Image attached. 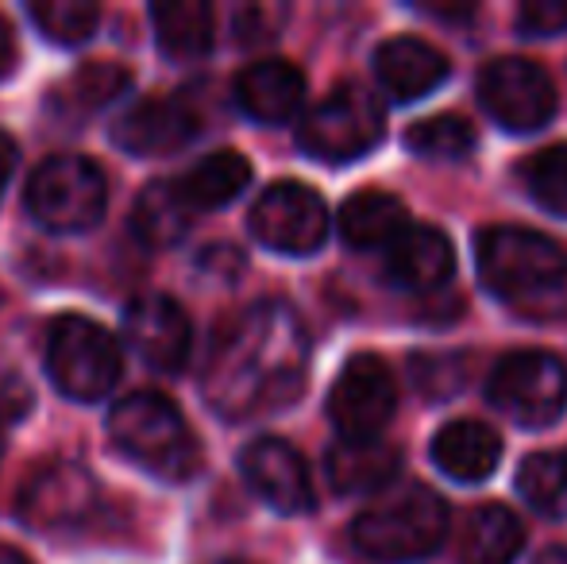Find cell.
<instances>
[{
    "mask_svg": "<svg viewBox=\"0 0 567 564\" xmlns=\"http://www.w3.org/2000/svg\"><path fill=\"white\" fill-rule=\"evenodd\" d=\"M309 337L286 301H255L217 329L205 360V402L228 422L286 410L306 391Z\"/></svg>",
    "mask_w": 567,
    "mask_h": 564,
    "instance_id": "obj_1",
    "label": "cell"
},
{
    "mask_svg": "<svg viewBox=\"0 0 567 564\" xmlns=\"http://www.w3.org/2000/svg\"><path fill=\"white\" fill-rule=\"evenodd\" d=\"M109 433L124 457L166 483H186L202 472V441L171 399L135 391L109 414Z\"/></svg>",
    "mask_w": 567,
    "mask_h": 564,
    "instance_id": "obj_2",
    "label": "cell"
},
{
    "mask_svg": "<svg viewBox=\"0 0 567 564\" xmlns=\"http://www.w3.org/2000/svg\"><path fill=\"white\" fill-rule=\"evenodd\" d=\"M478 279L514 306H537L567 286V252L553 236L517 225H491L475 236Z\"/></svg>",
    "mask_w": 567,
    "mask_h": 564,
    "instance_id": "obj_3",
    "label": "cell"
},
{
    "mask_svg": "<svg viewBox=\"0 0 567 564\" xmlns=\"http://www.w3.org/2000/svg\"><path fill=\"white\" fill-rule=\"evenodd\" d=\"M444 534H449V506L425 483H413L367 506L351 526L355 550L379 564H413L433 557Z\"/></svg>",
    "mask_w": 567,
    "mask_h": 564,
    "instance_id": "obj_4",
    "label": "cell"
},
{
    "mask_svg": "<svg viewBox=\"0 0 567 564\" xmlns=\"http://www.w3.org/2000/svg\"><path fill=\"white\" fill-rule=\"evenodd\" d=\"M43 360L51 383L74 402L109 399L124 376V356H120L116 337L82 314H62L47 325Z\"/></svg>",
    "mask_w": 567,
    "mask_h": 564,
    "instance_id": "obj_5",
    "label": "cell"
},
{
    "mask_svg": "<svg viewBox=\"0 0 567 564\" xmlns=\"http://www.w3.org/2000/svg\"><path fill=\"white\" fill-rule=\"evenodd\" d=\"M23 202L47 233H85L105 217V171L85 155H51L31 171Z\"/></svg>",
    "mask_w": 567,
    "mask_h": 564,
    "instance_id": "obj_6",
    "label": "cell"
},
{
    "mask_svg": "<svg viewBox=\"0 0 567 564\" xmlns=\"http://www.w3.org/2000/svg\"><path fill=\"white\" fill-rule=\"evenodd\" d=\"M386 132V113L363 85H337L324 101H317L298 129L301 151L321 163H355L371 147H379Z\"/></svg>",
    "mask_w": 567,
    "mask_h": 564,
    "instance_id": "obj_7",
    "label": "cell"
},
{
    "mask_svg": "<svg viewBox=\"0 0 567 564\" xmlns=\"http://www.w3.org/2000/svg\"><path fill=\"white\" fill-rule=\"evenodd\" d=\"M486 399L517 425L545 429L560 422L567 410V371L553 352H540V348L509 352L491 371Z\"/></svg>",
    "mask_w": 567,
    "mask_h": 564,
    "instance_id": "obj_8",
    "label": "cell"
},
{
    "mask_svg": "<svg viewBox=\"0 0 567 564\" xmlns=\"http://www.w3.org/2000/svg\"><path fill=\"white\" fill-rule=\"evenodd\" d=\"M101 488L82 464H43L20 488L16 514L35 534H78L101 514Z\"/></svg>",
    "mask_w": 567,
    "mask_h": 564,
    "instance_id": "obj_9",
    "label": "cell"
},
{
    "mask_svg": "<svg viewBox=\"0 0 567 564\" xmlns=\"http://www.w3.org/2000/svg\"><path fill=\"white\" fill-rule=\"evenodd\" d=\"M478 101L509 132H537L560 109V93L548 70L522 54L494 59L478 70Z\"/></svg>",
    "mask_w": 567,
    "mask_h": 564,
    "instance_id": "obj_10",
    "label": "cell"
},
{
    "mask_svg": "<svg viewBox=\"0 0 567 564\" xmlns=\"http://www.w3.org/2000/svg\"><path fill=\"white\" fill-rule=\"evenodd\" d=\"M251 233L282 256H313L329 236V205L306 182H275L251 205Z\"/></svg>",
    "mask_w": 567,
    "mask_h": 564,
    "instance_id": "obj_11",
    "label": "cell"
},
{
    "mask_svg": "<svg viewBox=\"0 0 567 564\" xmlns=\"http://www.w3.org/2000/svg\"><path fill=\"white\" fill-rule=\"evenodd\" d=\"M398 407V383L386 360L371 352L351 356L329 391V418L340 441H374Z\"/></svg>",
    "mask_w": 567,
    "mask_h": 564,
    "instance_id": "obj_12",
    "label": "cell"
},
{
    "mask_svg": "<svg viewBox=\"0 0 567 564\" xmlns=\"http://www.w3.org/2000/svg\"><path fill=\"white\" fill-rule=\"evenodd\" d=\"M124 340L158 376H178L194 352V325L171 294H140L124 309Z\"/></svg>",
    "mask_w": 567,
    "mask_h": 564,
    "instance_id": "obj_13",
    "label": "cell"
},
{
    "mask_svg": "<svg viewBox=\"0 0 567 564\" xmlns=\"http://www.w3.org/2000/svg\"><path fill=\"white\" fill-rule=\"evenodd\" d=\"M239 472L247 488L278 514H306L313 511V480L309 464L290 441L282 437H255L239 452Z\"/></svg>",
    "mask_w": 567,
    "mask_h": 564,
    "instance_id": "obj_14",
    "label": "cell"
},
{
    "mask_svg": "<svg viewBox=\"0 0 567 564\" xmlns=\"http://www.w3.org/2000/svg\"><path fill=\"white\" fill-rule=\"evenodd\" d=\"M202 113L189 98H147L132 105L113 129V143L135 158H158L182 151L202 136Z\"/></svg>",
    "mask_w": 567,
    "mask_h": 564,
    "instance_id": "obj_15",
    "label": "cell"
},
{
    "mask_svg": "<svg viewBox=\"0 0 567 564\" xmlns=\"http://www.w3.org/2000/svg\"><path fill=\"white\" fill-rule=\"evenodd\" d=\"M236 105L259 124H286L306 101V74L286 59L251 62L236 74Z\"/></svg>",
    "mask_w": 567,
    "mask_h": 564,
    "instance_id": "obj_16",
    "label": "cell"
},
{
    "mask_svg": "<svg viewBox=\"0 0 567 564\" xmlns=\"http://www.w3.org/2000/svg\"><path fill=\"white\" fill-rule=\"evenodd\" d=\"M374 78L394 101H421L449 78V59L429 39L394 35L374 51Z\"/></svg>",
    "mask_w": 567,
    "mask_h": 564,
    "instance_id": "obj_17",
    "label": "cell"
},
{
    "mask_svg": "<svg viewBox=\"0 0 567 564\" xmlns=\"http://www.w3.org/2000/svg\"><path fill=\"white\" fill-rule=\"evenodd\" d=\"M455 271L452 240L441 228L410 225L394 244L386 248V279L402 290H441Z\"/></svg>",
    "mask_w": 567,
    "mask_h": 564,
    "instance_id": "obj_18",
    "label": "cell"
},
{
    "mask_svg": "<svg viewBox=\"0 0 567 564\" xmlns=\"http://www.w3.org/2000/svg\"><path fill=\"white\" fill-rule=\"evenodd\" d=\"M402 472V452L390 441H337L324 457V475L340 495H367L382 491Z\"/></svg>",
    "mask_w": 567,
    "mask_h": 564,
    "instance_id": "obj_19",
    "label": "cell"
},
{
    "mask_svg": "<svg viewBox=\"0 0 567 564\" xmlns=\"http://www.w3.org/2000/svg\"><path fill=\"white\" fill-rule=\"evenodd\" d=\"M433 460L455 483H483L502 460V437L483 422H449L433 437Z\"/></svg>",
    "mask_w": 567,
    "mask_h": 564,
    "instance_id": "obj_20",
    "label": "cell"
},
{
    "mask_svg": "<svg viewBox=\"0 0 567 564\" xmlns=\"http://www.w3.org/2000/svg\"><path fill=\"white\" fill-rule=\"evenodd\" d=\"M340 236L351 248H390L410 228V209L390 189H359L340 205Z\"/></svg>",
    "mask_w": 567,
    "mask_h": 564,
    "instance_id": "obj_21",
    "label": "cell"
},
{
    "mask_svg": "<svg viewBox=\"0 0 567 564\" xmlns=\"http://www.w3.org/2000/svg\"><path fill=\"white\" fill-rule=\"evenodd\" d=\"M127 85H132V70H127L124 62L93 59L54 85L51 105L59 109V116H66V121H82V116L101 113V109H109L116 98H124Z\"/></svg>",
    "mask_w": 567,
    "mask_h": 564,
    "instance_id": "obj_22",
    "label": "cell"
},
{
    "mask_svg": "<svg viewBox=\"0 0 567 564\" xmlns=\"http://www.w3.org/2000/svg\"><path fill=\"white\" fill-rule=\"evenodd\" d=\"M194 228V209L182 197L178 182H147L140 197L132 205V233L143 248H178L186 240V233Z\"/></svg>",
    "mask_w": 567,
    "mask_h": 564,
    "instance_id": "obj_23",
    "label": "cell"
},
{
    "mask_svg": "<svg viewBox=\"0 0 567 564\" xmlns=\"http://www.w3.org/2000/svg\"><path fill=\"white\" fill-rule=\"evenodd\" d=\"M525 550V526L509 506L483 503L460 534V564H514Z\"/></svg>",
    "mask_w": 567,
    "mask_h": 564,
    "instance_id": "obj_24",
    "label": "cell"
},
{
    "mask_svg": "<svg viewBox=\"0 0 567 564\" xmlns=\"http://www.w3.org/2000/svg\"><path fill=\"white\" fill-rule=\"evenodd\" d=\"M247 182H251V163H247L239 151L220 147V151H213V155L197 158L178 178V189L189 209L202 213V209H220V205L236 202L247 189Z\"/></svg>",
    "mask_w": 567,
    "mask_h": 564,
    "instance_id": "obj_25",
    "label": "cell"
},
{
    "mask_svg": "<svg viewBox=\"0 0 567 564\" xmlns=\"http://www.w3.org/2000/svg\"><path fill=\"white\" fill-rule=\"evenodd\" d=\"M158 51L166 59H202L213 51V8L205 0H171V4H151Z\"/></svg>",
    "mask_w": 567,
    "mask_h": 564,
    "instance_id": "obj_26",
    "label": "cell"
},
{
    "mask_svg": "<svg viewBox=\"0 0 567 564\" xmlns=\"http://www.w3.org/2000/svg\"><path fill=\"white\" fill-rule=\"evenodd\" d=\"M517 495L548 519H567V449L525 457L517 468Z\"/></svg>",
    "mask_w": 567,
    "mask_h": 564,
    "instance_id": "obj_27",
    "label": "cell"
},
{
    "mask_svg": "<svg viewBox=\"0 0 567 564\" xmlns=\"http://www.w3.org/2000/svg\"><path fill=\"white\" fill-rule=\"evenodd\" d=\"M475 124L460 113L425 116L405 132V147L417 158H441V163H460L475 147Z\"/></svg>",
    "mask_w": 567,
    "mask_h": 564,
    "instance_id": "obj_28",
    "label": "cell"
},
{
    "mask_svg": "<svg viewBox=\"0 0 567 564\" xmlns=\"http://www.w3.org/2000/svg\"><path fill=\"white\" fill-rule=\"evenodd\" d=\"M31 23L59 47H82L93 39L101 20V8L93 0H35L28 8Z\"/></svg>",
    "mask_w": 567,
    "mask_h": 564,
    "instance_id": "obj_29",
    "label": "cell"
},
{
    "mask_svg": "<svg viewBox=\"0 0 567 564\" xmlns=\"http://www.w3.org/2000/svg\"><path fill=\"white\" fill-rule=\"evenodd\" d=\"M522 178L529 194L545 205L556 217H567V143L537 151L529 163L522 166Z\"/></svg>",
    "mask_w": 567,
    "mask_h": 564,
    "instance_id": "obj_30",
    "label": "cell"
},
{
    "mask_svg": "<svg viewBox=\"0 0 567 564\" xmlns=\"http://www.w3.org/2000/svg\"><path fill=\"white\" fill-rule=\"evenodd\" d=\"M410 376L425 399H452L467 383V360L449 352H421L410 360Z\"/></svg>",
    "mask_w": 567,
    "mask_h": 564,
    "instance_id": "obj_31",
    "label": "cell"
},
{
    "mask_svg": "<svg viewBox=\"0 0 567 564\" xmlns=\"http://www.w3.org/2000/svg\"><path fill=\"white\" fill-rule=\"evenodd\" d=\"M517 28L525 35H556L567 31V0H529L517 8Z\"/></svg>",
    "mask_w": 567,
    "mask_h": 564,
    "instance_id": "obj_32",
    "label": "cell"
},
{
    "mask_svg": "<svg viewBox=\"0 0 567 564\" xmlns=\"http://www.w3.org/2000/svg\"><path fill=\"white\" fill-rule=\"evenodd\" d=\"M282 16H286L282 8H270V4L236 8V39L239 43H262V39H275Z\"/></svg>",
    "mask_w": 567,
    "mask_h": 564,
    "instance_id": "obj_33",
    "label": "cell"
},
{
    "mask_svg": "<svg viewBox=\"0 0 567 564\" xmlns=\"http://www.w3.org/2000/svg\"><path fill=\"white\" fill-rule=\"evenodd\" d=\"M31 414V387L16 371L0 368V429L16 425Z\"/></svg>",
    "mask_w": 567,
    "mask_h": 564,
    "instance_id": "obj_34",
    "label": "cell"
},
{
    "mask_svg": "<svg viewBox=\"0 0 567 564\" xmlns=\"http://www.w3.org/2000/svg\"><path fill=\"white\" fill-rule=\"evenodd\" d=\"M12 66H16V35L4 16H0V78L12 74Z\"/></svg>",
    "mask_w": 567,
    "mask_h": 564,
    "instance_id": "obj_35",
    "label": "cell"
},
{
    "mask_svg": "<svg viewBox=\"0 0 567 564\" xmlns=\"http://www.w3.org/2000/svg\"><path fill=\"white\" fill-rule=\"evenodd\" d=\"M12 171H16V140L8 132H0V194H4Z\"/></svg>",
    "mask_w": 567,
    "mask_h": 564,
    "instance_id": "obj_36",
    "label": "cell"
},
{
    "mask_svg": "<svg viewBox=\"0 0 567 564\" xmlns=\"http://www.w3.org/2000/svg\"><path fill=\"white\" fill-rule=\"evenodd\" d=\"M0 564H35V561H31L28 553L16 550V545H4V542H0Z\"/></svg>",
    "mask_w": 567,
    "mask_h": 564,
    "instance_id": "obj_37",
    "label": "cell"
},
{
    "mask_svg": "<svg viewBox=\"0 0 567 564\" xmlns=\"http://www.w3.org/2000/svg\"><path fill=\"white\" fill-rule=\"evenodd\" d=\"M533 564H567V550H564V545H548V550L540 553Z\"/></svg>",
    "mask_w": 567,
    "mask_h": 564,
    "instance_id": "obj_38",
    "label": "cell"
},
{
    "mask_svg": "<svg viewBox=\"0 0 567 564\" xmlns=\"http://www.w3.org/2000/svg\"><path fill=\"white\" fill-rule=\"evenodd\" d=\"M217 564H244V561H217Z\"/></svg>",
    "mask_w": 567,
    "mask_h": 564,
    "instance_id": "obj_39",
    "label": "cell"
}]
</instances>
